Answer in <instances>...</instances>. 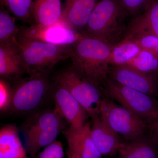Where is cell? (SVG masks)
<instances>
[{"instance_id": "30bf717a", "label": "cell", "mask_w": 158, "mask_h": 158, "mask_svg": "<svg viewBox=\"0 0 158 158\" xmlns=\"http://www.w3.org/2000/svg\"><path fill=\"white\" fill-rule=\"evenodd\" d=\"M108 78L151 96L158 94V75L145 73L127 64L111 65Z\"/></svg>"}, {"instance_id": "8fae6325", "label": "cell", "mask_w": 158, "mask_h": 158, "mask_svg": "<svg viewBox=\"0 0 158 158\" xmlns=\"http://www.w3.org/2000/svg\"><path fill=\"white\" fill-rule=\"evenodd\" d=\"M55 110L69 123V127L78 129L86 123L88 115L85 109L66 88L55 81L51 85Z\"/></svg>"}, {"instance_id": "7c38bea8", "label": "cell", "mask_w": 158, "mask_h": 158, "mask_svg": "<svg viewBox=\"0 0 158 158\" xmlns=\"http://www.w3.org/2000/svg\"><path fill=\"white\" fill-rule=\"evenodd\" d=\"M63 133L68 144L67 152L73 154L79 158H102L91 138L89 123L80 128L69 127Z\"/></svg>"}, {"instance_id": "8992f818", "label": "cell", "mask_w": 158, "mask_h": 158, "mask_svg": "<svg viewBox=\"0 0 158 158\" xmlns=\"http://www.w3.org/2000/svg\"><path fill=\"white\" fill-rule=\"evenodd\" d=\"M103 85L109 97L148 124L157 115L158 101L154 97L120 85L109 78Z\"/></svg>"}, {"instance_id": "3957f363", "label": "cell", "mask_w": 158, "mask_h": 158, "mask_svg": "<svg viewBox=\"0 0 158 158\" xmlns=\"http://www.w3.org/2000/svg\"><path fill=\"white\" fill-rule=\"evenodd\" d=\"M15 39L26 73L29 76L49 72L59 62L70 58L72 45L51 44L19 34Z\"/></svg>"}, {"instance_id": "cb8c5ba5", "label": "cell", "mask_w": 158, "mask_h": 158, "mask_svg": "<svg viewBox=\"0 0 158 158\" xmlns=\"http://www.w3.org/2000/svg\"><path fill=\"white\" fill-rule=\"evenodd\" d=\"M125 38L132 40L141 50L147 51L158 58V37L146 33L127 34Z\"/></svg>"}, {"instance_id": "2e32d148", "label": "cell", "mask_w": 158, "mask_h": 158, "mask_svg": "<svg viewBox=\"0 0 158 158\" xmlns=\"http://www.w3.org/2000/svg\"><path fill=\"white\" fill-rule=\"evenodd\" d=\"M137 33L151 34L158 37V0H151L143 13L128 25L127 35Z\"/></svg>"}, {"instance_id": "ffe728a7", "label": "cell", "mask_w": 158, "mask_h": 158, "mask_svg": "<svg viewBox=\"0 0 158 158\" xmlns=\"http://www.w3.org/2000/svg\"><path fill=\"white\" fill-rule=\"evenodd\" d=\"M141 50L135 43L124 38L113 46L110 55V66L126 64Z\"/></svg>"}, {"instance_id": "4fadbf2b", "label": "cell", "mask_w": 158, "mask_h": 158, "mask_svg": "<svg viewBox=\"0 0 158 158\" xmlns=\"http://www.w3.org/2000/svg\"><path fill=\"white\" fill-rule=\"evenodd\" d=\"M98 0H65L60 21L81 33Z\"/></svg>"}, {"instance_id": "ac0fdd59", "label": "cell", "mask_w": 158, "mask_h": 158, "mask_svg": "<svg viewBox=\"0 0 158 158\" xmlns=\"http://www.w3.org/2000/svg\"><path fill=\"white\" fill-rule=\"evenodd\" d=\"M118 153V158H158V145L149 136L144 135L121 143Z\"/></svg>"}, {"instance_id": "e0dca14e", "label": "cell", "mask_w": 158, "mask_h": 158, "mask_svg": "<svg viewBox=\"0 0 158 158\" xmlns=\"http://www.w3.org/2000/svg\"><path fill=\"white\" fill-rule=\"evenodd\" d=\"M17 128L6 125L0 130V158H29Z\"/></svg>"}, {"instance_id": "5bb4252c", "label": "cell", "mask_w": 158, "mask_h": 158, "mask_svg": "<svg viewBox=\"0 0 158 158\" xmlns=\"http://www.w3.org/2000/svg\"><path fill=\"white\" fill-rule=\"evenodd\" d=\"M91 120V138L102 155L113 156L118 153L122 143L119 135L113 131L100 116Z\"/></svg>"}, {"instance_id": "44dd1931", "label": "cell", "mask_w": 158, "mask_h": 158, "mask_svg": "<svg viewBox=\"0 0 158 158\" xmlns=\"http://www.w3.org/2000/svg\"><path fill=\"white\" fill-rule=\"evenodd\" d=\"M1 4L20 21L32 23L33 0H1Z\"/></svg>"}, {"instance_id": "277c9868", "label": "cell", "mask_w": 158, "mask_h": 158, "mask_svg": "<svg viewBox=\"0 0 158 158\" xmlns=\"http://www.w3.org/2000/svg\"><path fill=\"white\" fill-rule=\"evenodd\" d=\"M63 118L56 110H46L35 114L23 125L25 148L35 157L42 148L56 141L63 128Z\"/></svg>"}, {"instance_id": "ba28073f", "label": "cell", "mask_w": 158, "mask_h": 158, "mask_svg": "<svg viewBox=\"0 0 158 158\" xmlns=\"http://www.w3.org/2000/svg\"><path fill=\"white\" fill-rule=\"evenodd\" d=\"M100 116L113 131L129 141L144 135L148 127L146 122L107 98L102 100Z\"/></svg>"}, {"instance_id": "4316f807", "label": "cell", "mask_w": 158, "mask_h": 158, "mask_svg": "<svg viewBox=\"0 0 158 158\" xmlns=\"http://www.w3.org/2000/svg\"><path fill=\"white\" fill-rule=\"evenodd\" d=\"M64 150L60 141H55L40 153L37 158H63Z\"/></svg>"}, {"instance_id": "484cf974", "label": "cell", "mask_w": 158, "mask_h": 158, "mask_svg": "<svg viewBox=\"0 0 158 158\" xmlns=\"http://www.w3.org/2000/svg\"><path fill=\"white\" fill-rule=\"evenodd\" d=\"M12 88L5 79L0 80V110L5 112L11 109Z\"/></svg>"}, {"instance_id": "52a82bcc", "label": "cell", "mask_w": 158, "mask_h": 158, "mask_svg": "<svg viewBox=\"0 0 158 158\" xmlns=\"http://www.w3.org/2000/svg\"><path fill=\"white\" fill-rule=\"evenodd\" d=\"M49 72L29 76L12 88L11 110L19 114L34 112L44 101L50 91Z\"/></svg>"}, {"instance_id": "603a6c76", "label": "cell", "mask_w": 158, "mask_h": 158, "mask_svg": "<svg viewBox=\"0 0 158 158\" xmlns=\"http://www.w3.org/2000/svg\"><path fill=\"white\" fill-rule=\"evenodd\" d=\"M20 31L15 24L14 18L9 11L1 6L0 11V44L11 40L18 34Z\"/></svg>"}, {"instance_id": "6da1fadb", "label": "cell", "mask_w": 158, "mask_h": 158, "mask_svg": "<svg viewBox=\"0 0 158 158\" xmlns=\"http://www.w3.org/2000/svg\"><path fill=\"white\" fill-rule=\"evenodd\" d=\"M113 47L100 40L83 36L72 45V65L90 81L103 85L108 78Z\"/></svg>"}, {"instance_id": "5b68a950", "label": "cell", "mask_w": 158, "mask_h": 158, "mask_svg": "<svg viewBox=\"0 0 158 158\" xmlns=\"http://www.w3.org/2000/svg\"><path fill=\"white\" fill-rule=\"evenodd\" d=\"M55 81L69 91L91 119L100 116L104 97L100 86L80 74L72 65L58 72Z\"/></svg>"}, {"instance_id": "83f0119b", "label": "cell", "mask_w": 158, "mask_h": 158, "mask_svg": "<svg viewBox=\"0 0 158 158\" xmlns=\"http://www.w3.org/2000/svg\"><path fill=\"white\" fill-rule=\"evenodd\" d=\"M150 138L158 145V114L148 125Z\"/></svg>"}, {"instance_id": "9c48e42d", "label": "cell", "mask_w": 158, "mask_h": 158, "mask_svg": "<svg viewBox=\"0 0 158 158\" xmlns=\"http://www.w3.org/2000/svg\"><path fill=\"white\" fill-rule=\"evenodd\" d=\"M18 34L28 39L65 46L73 45L83 37L81 33L71 28L60 21L52 25L34 24L29 27H23L20 28Z\"/></svg>"}, {"instance_id": "f1b7e54d", "label": "cell", "mask_w": 158, "mask_h": 158, "mask_svg": "<svg viewBox=\"0 0 158 158\" xmlns=\"http://www.w3.org/2000/svg\"><path fill=\"white\" fill-rule=\"evenodd\" d=\"M67 155H68V158H79L75 155L71 153L67 152Z\"/></svg>"}, {"instance_id": "d4e9b609", "label": "cell", "mask_w": 158, "mask_h": 158, "mask_svg": "<svg viewBox=\"0 0 158 158\" xmlns=\"http://www.w3.org/2000/svg\"><path fill=\"white\" fill-rule=\"evenodd\" d=\"M151 0H117L127 16L139 15Z\"/></svg>"}, {"instance_id": "9a60e30c", "label": "cell", "mask_w": 158, "mask_h": 158, "mask_svg": "<svg viewBox=\"0 0 158 158\" xmlns=\"http://www.w3.org/2000/svg\"><path fill=\"white\" fill-rule=\"evenodd\" d=\"M26 73L15 37L0 44V76L4 79H17Z\"/></svg>"}, {"instance_id": "7a4b0ae2", "label": "cell", "mask_w": 158, "mask_h": 158, "mask_svg": "<svg viewBox=\"0 0 158 158\" xmlns=\"http://www.w3.org/2000/svg\"><path fill=\"white\" fill-rule=\"evenodd\" d=\"M127 16L117 0H101L96 4L81 33L114 46L126 36L128 26L124 19Z\"/></svg>"}, {"instance_id": "d6986e66", "label": "cell", "mask_w": 158, "mask_h": 158, "mask_svg": "<svg viewBox=\"0 0 158 158\" xmlns=\"http://www.w3.org/2000/svg\"><path fill=\"white\" fill-rule=\"evenodd\" d=\"M62 10L61 0H33L32 12L34 24H54L60 20Z\"/></svg>"}, {"instance_id": "7402d4cb", "label": "cell", "mask_w": 158, "mask_h": 158, "mask_svg": "<svg viewBox=\"0 0 158 158\" xmlns=\"http://www.w3.org/2000/svg\"><path fill=\"white\" fill-rule=\"evenodd\" d=\"M126 64L145 73L158 75V58L147 51H140Z\"/></svg>"}]
</instances>
